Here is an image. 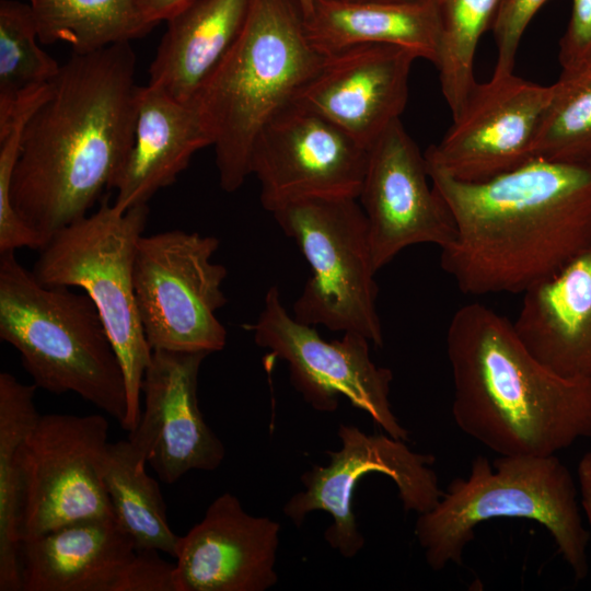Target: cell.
<instances>
[{"mask_svg":"<svg viewBox=\"0 0 591 591\" xmlns=\"http://www.w3.org/2000/svg\"><path fill=\"white\" fill-rule=\"evenodd\" d=\"M354 1H406V0H354Z\"/></svg>","mask_w":591,"mask_h":591,"instance_id":"35","label":"cell"},{"mask_svg":"<svg viewBox=\"0 0 591 591\" xmlns=\"http://www.w3.org/2000/svg\"><path fill=\"white\" fill-rule=\"evenodd\" d=\"M522 294V344L557 374L591 381V246Z\"/></svg>","mask_w":591,"mask_h":591,"instance_id":"20","label":"cell"},{"mask_svg":"<svg viewBox=\"0 0 591 591\" xmlns=\"http://www.w3.org/2000/svg\"><path fill=\"white\" fill-rule=\"evenodd\" d=\"M553 86L534 157L591 164V65L561 71Z\"/></svg>","mask_w":591,"mask_h":591,"instance_id":"28","label":"cell"},{"mask_svg":"<svg viewBox=\"0 0 591 591\" xmlns=\"http://www.w3.org/2000/svg\"><path fill=\"white\" fill-rule=\"evenodd\" d=\"M441 22L437 69L452 119L464 107L477 81L474 59L478 43L493 26L502 0H434Z\"/></svg>","mask_w":591,"mask_h":591,"instance_id":"27","label":"cell"},{"mask_svg":"<svg viewBox=\"0 0 591 591\" xmlns=\"http://www.w3.org/2000/svg\"><path fill=\"white\" fill-rule=\"evenodd\" d=\"M322 60L306 38L297 0H250L237 38L190 102L210 136L224 192L237 190L251 175L258 132Z\"/></svg>","mask_w":591,"mask_h":591,"instance_id":"4","label":"cell"},{"mask_svg":"<svg viewBox=\"0 0 591 591\" xmlns=\"http://www.w3.org/2000/svg\"><path fill=\"white\" fill-rule=\"evenodd\" d=\"M146 464L147 452L129 438L108 442L100 466L102 480L116 521L137 549H157L175 557L179 536L169 525L164 498Z\"/></svg>","mask_w":591,"mask_h":591,"instance_id":"24","label":"cell"},{"mask_svg":"<svg viewBox=\"0 0 591 591\" xmlns=\"http://www.w3.org/2000/svg\"><path fill=\"white\" fill-rule=\"evenodd\" d=\"M36 389L0 373V591H21L18 452L39 416Z\"/></svg>","mask_w":591,"mask_h":591,"instance_id":"25","label":"cell"},{"mask_svg":"<svg viewBox=\"0 0 591 591\" xmlns=\"http://www.w3.org/2000/svg\"><path fill=\"white\" fill-rule=\"evenodd\" d=\"M129 42L76 54L0 146V253L40 250L115 185L134 142L139 85Z\"/></svg>","mask_w":591,"mask_h":591,"instance_id":"1","label":"cell"},{"mask_svg":"<svg viewBox=\"0 0 591 591\" xmlns=\"http://www.w3.org/2000/svg\"><path fill=\"white\" fill-rule=\"evenodd\" d=\"M280 524L248 514L230 493L217 497L200 522L179 536L175 591H265L275 570Z\"/></svg>","mask_w":591,"mask_h":591,"instance_id":"17","label":"cell"},{"mask_svg":"<svg viewBox=\"0 0 591 591\" xmlns=\"http://www.w3.org/2000/svg\"><path fill=\"white\" fill-rule=\"evenodd\" d=\"M42 44H69L86 54L147 35L155 25L136 0H28Z\"/></svg>","mask_w":591,"mask_h":591,"instance_id":"26","label":"cell"},{"mask_svg":"<svg viewBox=\"0 0 591 591\" xmlns=\"http://www.w3.org/2000/svg\"><path fill=\"white\" fill-rule=\"evenodd\" d=\"M428 178L425 155L401 119L395 120L369 149L358 197L376 271L407 246L443 248L455 237L452 213Z\"/></svg>","mask_w":591,"mask_h":591,"instance_id":"15","label":"cell"},{"mask_svg":"<svg viewBox=\"0 0 591 591\" xmlns=\"http://www.w3.org/2000/svg\"><path fill=\"white\" fill-rule=\"evenodd\" d=\"M588 65H591V58H590L586 63H583L581 67L588 66ZM581 67H579V68H581ZM577 69H578V68H577ZM575 70H576V69H575ZM571 71H572V70H571Z\"/></svg>","mask_w":591,"mask_h":591,"instance_id":"36","label":"cell"},{"mask_svg":"<svg viewBox=\"0 0 591 591\" xmlns=\"http://www.w3.org/2000/svg\"><path fill=\"white\" fill-rule=\"evenodd\" d=\"M452 417L459 429L502 456H549L591 438V381L540 362L512 322L472 302L445 337Z\"/></svg>","mask_w":591,"mask_h":591,"instance_id":"3","label":"cell"},{"mask_svg":"<svg viewBox=\"0 0 591 591\" xmlns=\"http://www.w3.org/2000/svg\"><path fill=\"white\" fill-rule=\"evenodd\" d=\"M194 0H136L142 16L153 25L166 21Z\"/></svg>","mask_w":591,"mask_h":591,"instance_id":"32","label":"cell"},{"mask_svg":"<svg viewBox=\"0 0 591 591\" xmlns=\"http://www.w3.org/2000/svg\"><path fill=\"white\" fill-rule=\"evenodd\" d=\"M136 554L113 514L72 521L21 542V591H125Z\"/></svg>","mask_w":591,"mask_h":591,"instance_id":"19","label":"cell"},{"mask_svg":"<svg viewBox=\"0 0 591 591\" xmlns=\"http://www.w3.org/2000/svg\"><path fill=\"white\" fill-rule=\"evenodd\" d=\"M571 14L559 42L561 71H571L591 58V0H571Z\"/></svg>","mask_w":591,"mask_h":591,"instance_id":"31","label":"cell"},{"mask_svg":"<svg viewBox=\"0 0 591 591\" xmlns=\"http://www.w3.org/2000/svg\"><path fill=\"white\" fill-rule=\"evenodd\" d=\"M297 1L301 8L303 18L304 19L308 18L313 11L315 0H297Z\"/></svg>","mask_w":591,"mask_h":591,"instance_id":"34","label":"cell"},{"mask_svg":"<svg viewBox=\"0 0 591 591\" xmlns=\"http://www.w3.org/2000/svg\"><path fill=\"white\" fill-rule=\"evenodd\" d=\"M149 215L147 205L119 211L105 199L92 215L58 231L40 248L34 269L46 286L81 288L93 301L123 367L127 392L124 430L141 417V383L152 350L140 322L134 286L137 243Z\"/></svg>","mask_w":591,"mask_h":591,"instance_id":"7","label":"cell"},{"mask_svg":"<svg viewBox=\"0 0 591 591\" xmlns=\"http://www.w3.org/2000/svg\"><path fill=\"white\" fill-rule=\"evenodd\" d=\"M107 437L102 415L39 414L18 452L21 542L113 514L100 470Z\"/></svg>","mask_w":591,"mask_h":591,"instance_id":"10","label":"cell"},{"mask_svg":"<svg viewBox=\"0 0 591 591\" xmlns=\"http://www.w3.org/2000/svg\"><path fill=\"white\" fill-rule=\"evenodd\" d=\"M206 352L152 350L141 383L144 408L129 439L148 454L164 484L193 470L213 471L225 448L205 421L198 404V375Z\"/></svg>","mask_w":591,"mask_h":591,"instance_id":"16","label":"cell"},{"mask_svg":"<svg viewBox=\"0 0 591 591\" xmlns=\"http://www.w3.org/2000/svg\"><path fill=\"white\" fill-rule=\"evenodd\" d=\"M417 57L389 45H358L323 56L294 101L369 148L401 115Z\"/></svg>","mask_w":591,"mask_h":591,"instance_id":"18","label":"cell"},{"mask_svg":"<svg viewBox=\"0 0 591 591\" xmlns=\"http://www.w3.org/2000/svg\"><path fill=\"white\" fill-rule=\"evenodd\" d=\"M580 507L584 512L591 540V451L580 459L577 467Z\"/></svg>","mask_w":591,"mask_h":591,"instance_id":"33","label":"cell"},{"mask_svg":"<svg viewBox=\"0 0 591 591\" xmlns=\"http://www.w3.org/2000/svg\"><path fill=\"white\" fill-rule=\"evenodd\" d=\"M427 172L456 228L440 265L463 293H523L591 246V164L534 158L474 184Z\"/></svg>","mask_w":591,"mask_h":591,"instance_id":"2","label":"cell"},{"mask_svg":"<svg viewBox=\"0 0 591 591\" xmlns=\"http://www.w3.org/2000/svg\"><path fill=\"white\" fill-rule=\"evenodd\" d=\"M248 328L259 347L288 363L292 386L312 408L333 413L344 396L386 434L408 439L409 432L389 399L392 371L371 360L366 337L346 332L341 339H323L312 325L299 322L286 310L276 286L267 291L264 308Z\"/></svg>","mask_w":591,"mask_h":591,"instance_id":"11","label":"cell"},{"mask_svg":"<svg viewBox=\"0 0 591 591\" xmlns=\"http://www.w3.org/2000/svg\"><path fill=\"white\" fill-rule=\"evenodd\" d=\"M304 32L323 56L358 45H389L434 66L439 60L441 22L434 0H315Z\"/></svg>","mask_w":591,"mask_h":591,"instance_id":"22","label":"cell"},{"mask_svg":"<svg viewBox=\"0 0 591 591\" xmlns=\"http://www.w3.org/2000/svg\"><path fill=\"white\" fill-rule=\"evenodd\" d=\"M28 3L0 1V103H11L49 85L61 66L37 44Z\"/></svg>","mask_w":591,"mask_h":591,"instance_id":"29","label":"cell"},{"mask_svg":"<svg viewBox=\"0 0 591 591\" xmlns=\"http://www.w3.org/2000/svg\"><path fill=\"white\" fill-rule=\"evenodd\" d=\"M368 159L369 148L293 100L258 132L250 174L260 184L263 207L273 212L305 198H358Z\"/></svg>","mask_w":591,"mask_h":591,"instance_id":"13","label":"cell"},{"mask_svg":"<svg viewBox=\"0 0 591 591\" xmlns=\"http://www.w3.org/2000/svg\"><path fill=\"white\" fill-rule=\"evenodd\" d=\"M250 0H194L167 24L149 68V84L190 103L237 38Z\"/></svg>","mask_w":591,"mask_h":591,"instance_id":"23","label":"cell"},{"mask_svg":"<svg viewBox=\"0 0 591 591\" xmlns=\"http://www.w3.org/2000/svg\"><path fill=\"white\" fill-rule=\"evenodd\" d=\"M554 86L514 73L476 83L461 113L437 144L424 153L426 166L462 183H484L532 159Z\"/></svg>","mask_w":591,"mask_h":591,"instance_id":"14","label":"cell"},{"mask_svg":"<svg viewBox=\"0 0 591 591\" xmlns=\"http://www.w3.org/2000/svg\"><path fill=\"white\" fill-rule=\"evenodd\" d=\"M357 199L305 198L271 213L296 241L312 271L293 304L294 318L333 332L357 333L382 347L376 270L368 220Z\"/></svg>","mask_w":591,"mask_h":591,"instance_id":"8","label":"cell"},{"mask_svg":"<svg viewBox=\"0 0 591 591\" xmlns=\"http://www.w3.org/2000/svg\"><path fill=\"white\" fill-rule=\"evenodd\" d=\"M0 338L18 350L37 389L73 392L125 428V375L93 301L43 285L13 251L0 253Z\"/></svg>","mask_w":591,"mask_h":591,"instance_id":"5","label":"cell"},{"mask_svg":"<svg viewBox=\"0 0 591 591\" xmlns=\"http://www.w3.org/2000/svg\"><path fill=\"white\" fill-rule=\"evenodd\" d=\"M577 487L556 456H502L493 463L477 455L467 477L453 479L438 503L418 514L414 533L433 571L460 565L475 530L501 518L538 523L553 537L577 580L589 571L584 528Z\"/></svg>","mask_w":591,"mask_h":591,"instance_id":"6","label":"cell"},{"mask_svg":"<svg viewBox=\"0 0 591 591\" xmlns=\"http://www.w3.org/2000/svg\"><path fill=\"white\" fill-rule=\"evenodd\" d=\"M219 240L171 230L142 234L134 260L137 309L151 350L220 351L227 331L216 313L225 305L227 268L211 258Z\"/></svg>","mask_w":591,"mask_h":591,"instance_id":"9","label":"cell"},{"mask_svg":"<svg viewBox=\"0 0 591 591\" xmlns=\"http://www.w3.org/2000/svg\"><path fill=\"white\" fill-rule=\"evenodd\" d=\"M338 451H328L327 465H313L301 475L304 490L294 494L283 506V513L300 526L310 512L322 510L333 517L324 537L346 558L355 557L364 546L352 512V499L359 480L379 473L395 484L405 511L418 514L432 509L443 495L432 465V454L410 450L404 440L389 434H368L358 427L340 424Z\"/></svg>","mask_w":591,"mask_h":591,"instance_id":"12","label":"cell"},{"mask_svg":"<svg viewBox=\"0 0 591 591\" xmlns=\"http://www.w3.org/2000/svg\"><path fill=\"white\" fill-rule=\"evenodd\" d=\"M548 0H502L491 31L497 58L494 76L513 73L521 38L533 16Z\"/></svg>","mask_w":591,"mask_h":591,"instance_id":"30","label":"cell"},{"mask_svg":"<svg viewBox=\"0 0 591 591\" xmlns=\"http://www.w3.org/2000/svg\"><path fill=\"white\" fill-rule=\"evenodd\" d=\"M211 146L202 118L192 103L164 90L139 86L134 142L115 185L114 206L121 212L147 205L173 184L198 150Z\"/></svg>","mask_w":591,"mask_h":591,"instance_id":"21","label":"cell"}]
</instances>
